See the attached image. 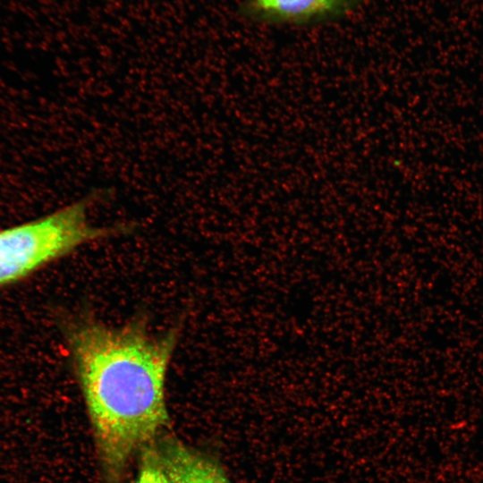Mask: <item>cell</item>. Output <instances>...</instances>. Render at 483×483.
<instances>
[{"label": "cell", "instance_id": "cell-1", "mask_svg": "<svg viewBox=\"0 0 483 483\" xmlns=\"http://www.w3.org/2000/svg\"><path fill=\"white\" fill-rule=\"evenodd\" d=\"M66 336L104 478L120 483L168 425L165 386L178 331L154 335L140 320L114 327L82 315Z\"/></svg>", "mask_w": 483, "mask_h": 483}, {"label": "cell", "instance_id": "cell-2", "mask_svg": "<svg viewBox=\"0 0 483 483\" xmlns=\"http://www.w3.org/2000/svg\"><path fill=\"white\" fill-rule=\"evenodd\" d=\"M88 195L49 215L0 231V284L21 279L86 243L123 233L127 226L96 227Z\"/></svg>", "mask_w": 483, "mask_h": 483}, {"label": "cell", "instance_id": "cell-3", "mask_svg": "<svg viewBox=\"0 0 483 483\" xmlns=\"http://www.w3.org/2000/svg\"><path fill=\"white\" fill-rule=\"evenodd\" d=\"M366 0H243L241 13L267 25H307L335 21L358 9Z\"/></svg>", "mask_w": 483, "mask_h": 483}, {"label": "cell", "instance_id": "cell-4", "mask_svg": "<svg viewBox=\"0 0 483 483\" xmlns=\"http://www.w3.org/2000/svg\"><path fill=\"white\" fill-rule=\"evenodd\" d=\"M154 448L173 483H232L220 462L172 435L157 438Z\"/></svg>", "mask_w": 483, "mask_h": 483}, {"label": "cell", "instance_id": "cell-5", "mask_svg": "<svg viewBox=\"0 0 483 483\" xmlns=\"http://www.w3.org/2000/svg\"><path fill=\"white\" fill-rule=\"evenodd\" d=\"M141 462L134 483H173L157 456L154 445L141 452Z\"/></svg>", "mask_w": 483, "mask_h": 483}]
</instances>
